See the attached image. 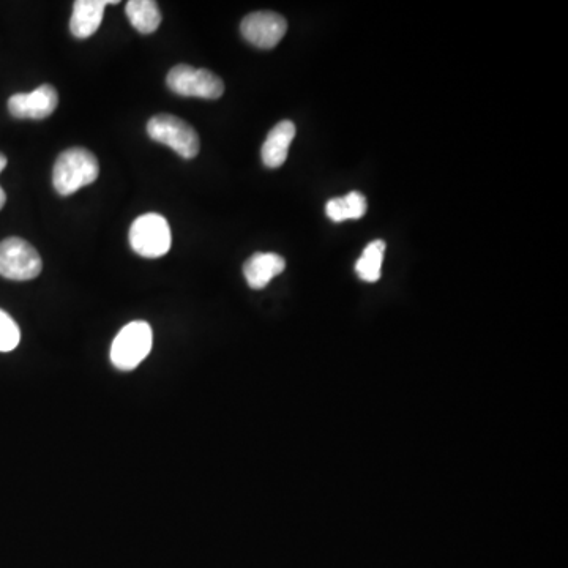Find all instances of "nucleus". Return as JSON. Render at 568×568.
Here are the masks:
<instances>
[{
	"instance_id": "ddd939ff",
	"label": "nucleus",
	"mask_w": 568,
	"mask_h": 568,
	"mask_svg": "<svg viewBox=\"0 0 568 568\" xmlns=\"http://www.w3.org/2000/svg\"><path fill=\"white\" fill-rule=\"evenodd\" d=\"M385 242L374 240L365 248L359 261L355 264V272L367 283H376L381 278L382 259H384Z\"/></svg>"
},
{
	"instance_id": "f257e3e1",
	"label": "nucleus",
	"mask_w": 568,
	"mask_h": 568,
	"mask_svg": "<svg viewBox=\"0 0 568 568\" xmlns=\"http://www.w3.org/2000/svg\"><path fill=\"white\" fill-rule=\"evenodd\" d=\"M100 174L97 157L84 147H71L57 158L53 169V185L60 196H70L94 184Z\"/></svg>"
},
{
	"instance_id": "f8f14e48",
	"label": "nucleus",
	"mask_w": 568,
	"mask_h": 568,
	"mask_svg": "<svg viewBox=\"0 0 568 568\" xmlns=\"http://www.w3.org/2000/svg\"><path fill=\"white\" fill-rule=\"evenodd\" d=\"M125 10L131 26L135 27L139 34H152L160 27L161 13L154 0H130Z\"/></svg>"
},
{
	"instance_id": "9d476101",
	"label": "nucleus",
	"mask_w": 568,
	"mask_h": 568,
	"mask_svg": "<svg viewBox=\"0 0 568 568\" xmlns=\"http://www.w3.org/2000/svg\"><path fill=\"white\" fill-rule=\"evenodd\" d=\"M284 269H286V261L280 255L256 253L245 262L243 275L247 278L250 288L264 289L273 278L283 273Z\"/></svg>"
},
{
	"instance_id": "6e6552de",
	"label": "nucleus",
	"mask_w": 568,
	"mask_h": 568,
	"mask_svg": "<svg viewBox=\"0 0 568 568\" xmlns=\"http://www.w3.org/2000/svg\"><path fill=\"white\" fill-rule=\"evenodd\" d=\"M59 105L57 90L49 84L37 87L30 94H16L8 100V111L16 119L42 120L56 111Z\"/></svg>"
},
{
	"instance_id": "f03ea898",
	"label": "nucleus",
	"mask_w": 568,
	"mask_h": 568,
	"mask_svg": "<svg viewBox=\"0 0 568 568\" xmlns=\"http://www.w3.org/2000/svg\"><path fill=\"white\" fill-rule=\"evenodd\" d=\"M152 343L154 333L147 322H130L114 338L111 362L120 371L135 370L152 351Z\"/></svg>"
},
{
	"instance_id": "4468645a",
	"label": "nucleus",
	"mask_w": 568,
	"mask_h": 568,
	"mask_svg": "<svg viewBox=\"0 0 568 568\" xmlns=\"http://www.w3.org/2000/svg\"><path fill=\"white\" fill-rule=\"evenodd\" d=\"M21 340L18 324L10 314L0 310V352H10L16 349Z\"/></svg>"
},
{
	"instance_id": "dca6fc26",
	"label": "nucleus",
	"mask_w": 568,
	"mask_h": 568,
	"mask_svg": "<svg viewBox=\"0 0 568 568\" xmlns=\"http://www.w3.org/2000/svg\"><path fill=\"white\" fill-rule=\"evenodd\" d=\"M327 217L330 220L335 221V223H341V221L349 220L348 207H346V202L344 198L330 199L326 206Z\"/></svg>"
},
{
	"instance_id": "2eb2a0df",
	"label": "nucleus",
	"mask_w": 568,
	"mask_h": 568,
	"mask_svg": "<svg viewBox=\"0 0 568 568\" xmlns=\"http://www.w3.org/2000/svg\"><path fill=\"white\" fill-rule=\"evenodd\" d=\"M343 198L344 202H346V207H348L349 220H359L367 213V198L359 191H352V193L343 196Z\"/></svg>"
},
{
	"instance_id": "7ed1b4c3",
	"label": "nucleus",
	"mask_w": 568,
	"mask_h": 568,
	"mask_svg": "<svg viewBox=\"0 0 568 568\" xmlns=\"http://www.w3.org/2000/svg\"><path fill=\"white\" fill-rule=\"evenodd\" d=\"M130 245L142 258L157 259L171 250V228L168 220L158 213H146L133 221L130 228Z\"/></svg>"
},
{
	"instance_id": "9b49d317",
	"label": "nucleus",
	"mask_w": 568,
	"mask_h": 568,
	"mask_svg": "<svg viewBox=\"0 0 568 568\" xmlns=\"http://www.w3.org/2000/svg\"><path fill=\"white\" fill-rule=\"evenodd\" d=\"M106 5V0H76L70 19L71 34L76 38L92 37L101 26Z\"/></svg>"
},
{
	"instance_id": "0eeeda50",
	"label": "nucleus",
	"mask_w": 568,
	"mask_h": 568,
	"mask_svg": "<svg viewBox=\"0 0 568 568\" xmlns=\"http://www.w3.org/2000/svg\"><path fill=\"white\" fill-rule=\"evenodd\" d=\"M240 30L243 38L256 48L272 49L286 35L288 23L278 13L256 12L243 18Z\"/></svg>"
},
{
	"instance_id": "f3484780",
	"label": "nucleus",
	"mask_w": 568,
	"mask_h": 568,
	"mask_svg": "<svg viewBox=\"0 0 568 568\" xmlns=\"http://www.w3.org/2000/svg\"><path fill=\"white\" fill-rule=\"evenodd\" d=\"M5 166H7V157L0 154V172L4 171ZM5 202H7V195H5L4 188L0 187V209L5 206Z\"/></svg>"
},
{
	"instance_id": "423d86ee",
	"label": "nucleus",
	"mask_w": 568,
	"mask_h": 568,
	"mask_svg": "<svg viewBox=\"0 0 568 568\" xmlns=\"http://www.w3.org/2000/svg\"><path fill=\"white\" fill-rule=\"evenodd\" d=\"M43 262L38 251L19 237L0 242V275L8 280L29 281L42 273Z\"/></svg>"
},
{
	"instance_id": "39448f33",
	"label": "nucleus",
	"mask_w": 568,
	"mask_h": 568,
	"mask_svg": "<svg viewBox=\"0 0 568 568\" xmlns=\"http://www.w3.org/2000/svg\"><path fill=\"white\" fill-rule=\"evenodd\" d=\"M166 84L180 97L206 98L218 100L225 94V83L206 68H193L190 65H177L166 78Z\"/></svg>"
},
{
	"instance_id": "20e7f679",
	"label": "nucleus",
	"mask_w": 568,
	"mask_h": 568,
	"mask_svg": "<svg viewBox=\"0 0 568 568\" xmlns=\"http://www.w3.org/2000/svg\"><path fill=\"white\" fill-rule=\"evenodd\" d=\"M147 135L154 141L171 147L185 160L195 158L201 149V141L195 128L171 114L152 117L147 124Z\"/></svg>"
},
{
	"instance_id": "1a4fd4ad",
	"label": "nucleus",
	"mask_w": 568,
	"mask_h": 568,
	"mask_svg": "<svg viewBox=\"0 0 568 568\" xmlns=\"http://www.w3.org/2000/svg\"><path fill=\"white\" fill-rule=\"evenodd\" d=\"M294 138H296V125L292 124L291 120H281L280 124L275 125L269 131L266 142L262 146V163L270 169L283 166Z\"/></svg>"
}]
</instances>
